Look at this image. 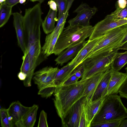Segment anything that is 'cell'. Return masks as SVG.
I'll use <instances>...</instances> for the list:
<instances>
[{"label": "cell", "mask_w": 127, "mask_h": 127, "mask_svg": "<svg viewBox=\"0 0 127 127\" xmlns=\"http://www.w3.org/2000/svg\"><path fill=\"white\" fill-rule=\"evenodd\" d=\"M86 80H80L72 85H61L55 88L54 102L62 122L71 107L82 97Z\"/></svg>", "instance_id": "6da1fadb"}, {"label": "cell", "mask_w": 127, "mask_h": 127, "mask_svg": "<svg viewBox=\"0 0 127 127\" xmlns=\"http://www.w3.org/2000/svg\"><path fill=\"white\" fill-rule=\"evenodd\" d=\"M41 4L39 2L32 7L26 9L23 16L25 52H28L32 43L40 40V27L42 22Z\"/></svg>", "instance_id": "7a4b0ae2"}, {"label": "cell", "mask_w": 127, "mask_h": 127, "mask_svg": "<svg viewBox=\"0 0 127 127\" xmlns=\"http://www.w3.org/2000/svg\"><path fill=\"white\" fill-rule=\"evenodd\" d=\"M127 118V108L117 94L107 95L91 124L100 123Z\"/></svg>", "instance_id": "3957f363"}, {"label": "cell", "mask_w": 127, "mask_h": 127, "mask_svg": "<svg viewBox=\"0 0 127 127\" xmlns=\"http://www.w3.org/2000/svg\"><path fill=\"white\" fill-rule=\"evenodd\" d=\"M94 27L71 26L65 28L60 35L55 46L53 54L59 55L71 45L85 40L91 34Z\"/></svg>", "instance_id": "277c9868"}, {"label": "cell", "mask_w": 127, "mask_h": 127, "mask_svg": "<svg viewBox=\"0 0 127 127\" xmlns=\"http://www.w3.org/2000/svg\"><path fill=\"white\" fill-rule=\"evenodd\" d=\"M127 29L126 24L107 32L102 36L98 44L84 60L94 55L108 53L118 50L126 32Z\"/></svg>", "instance_id": "5b68a950"}, {"label": "cell", "mask_w": 127, "mask_h": 127, "mask_svg": "<svg viewBox=\"0 0 127 127\" xmlns=\"http://www.w3.org/2000/svg\"><path fill=\"white\" fill-rule=\"evenodd\" d=\"M118 51L94 55L84 60L82 62L84 72L80 80H85L96 73L104 72L111 69Z\"/></svg>", "instance_id": "8992f818"}, {"label": "cell", "mask_w": 127, "mask_h": 127, "mask_svg": "<svg viewBox=\"0 0 127 127\" xmlns=\"http://www.w3.org/2000/svg\"><path fill=\"white\" fill-rule=\"evenodd\" d=\"M59 69L47 66L34 73L33 79L39 90L55 88L54 81Z\"/></svg>", "instance_id": "52a82bcc"}, {"label": "cell", "mask_w": 127, "mask_h": 127, "mask_svg": "<svg viewBox=\"0 0 127 127\" xmlns=\"http://www.w3.org/2000/svg\"><path fill=\"white\" fill-rule=\"evenodd\" d=\"M97 11V8L95 6L91 7L86 3H82L73 11L77 14L68 21L69 25L82 27L90 26V20Z\"/></svg>", "instance_id": "ba28073f"}, {"label": "cell", "mask_w": 127, "mask_h": 127, "mask_svg": "<svg viewBox=\"0 0 127 127\" xmlns=\"http://www.w3.org/2000/svg\"><path fill=\"white\" fill-rule=\"evenodd\" d=\"M126 24L127 18L112 20L105 17L94 27L93 32L89 37V39L92 40L100 37L109 30Z\"/></svg>", "instance_id": "9c48e42d"}, {"label": "cell", "mask_w": 127, "mask_h": 127, "mask_svg": "<svg viewBox=\"0 0 127 127\" xmlns=\"http://www.w3.org/2000/svg\"><path fill=\"white\" fill-rule=\"evenodd\" d=\"M86 97L81 98L71 107L62 122V127H79L82 104Z\"/></svg>", "instance_id": "30bf717a"}, {"label": "cell", "mask_w": 127, "mask_h": 127, "mask_svg": "<svg viewBox=\"0 0 127 127\" xmlns=\"http://www.w3.org/2000/svg\"><path fill=\"white\" fill-rule=\"evenodd\" d=\"M127 79V74L126 73H123L112 69L110 80L102 97L118 94L121 86Z\"/></svg>", "instance_id": "8fae6325"}, {"label": "cell", "mask_w": 127, "mask_h": 127, "mask_svg": "<svg viewBox=\"0 0 127 127\" xmlns=\"http://www.w3.org/2000/svg\"><path fill=\"white\" fill-rule=\"evenodd\" d=\"M87 41L85 40L74 44L63 51L55 60L56 64L62 65L77 54Z\"/></svg>", "instance_id": "7c38bea8"}, {"label": "cell", "mask_w": 127, "mask_h": 127, "mask_svg": "<svg viewBox=\"0 0 127 127\" xmlns=\"http://www.w3.org/2000/svg\"><path fill=\"white\" fill-rule=\"evenodd\" d=\"M30 107L22 105L18 101L13 102L7 109L9 115L14 125L18 126Z\"/></svg>", "instance_id": "4fadbf2b"}, {"label": "cell", "mask_w": 127, "mask_h": 127, "mask_svg": "<svg viewBox=\"0 0 127 127\" xmlns=\"http://www.w3.org/2000/svg\"><path fill=\"white\" fill-rule=\"evenodd\" d=\"M105 72L96 73L86 79L82 97L85 96L88 101H92L95 92Z\"/></svg>", "instance_id": "5bb4252c"}, {"label": "cell", "mask_w": 127, "mask_h": 127, "mask_svg": "<svg viewBox=\"0 0 127 127\" xmlns=\"http://www.w3.org/2000/svg\"><path fill=\"white\" fill-rule=\"evenodd\" d=\"M13 23L17 40L18 44L24 54L26 50L23 24V16L21 13L15 12L12 13Z\"/></svg>", "instance_id": "9a60e30c"}, {"label": "cell", "mask_w": 127, "mask_h": 127, "mask_svg": "<svg viewBox=\"0 0 127 127\" xmlns=\"http://www.w3.org/2000/svg\"><path fill=\"white\" fill-rule=\"evenodd\" d=\"M106 96L93 101H88L87 99L86 112L88 127H90L92 121L99 110Z\"/></svg>", "instance_id": "2e32d148"}, {"label": "cell", "mask_w": 127, "mask_h": 127, "mask_svg": "<svg viewBox=\"0 0 127 127\" xmlns=\"http://www.w3.org/2000/svg\"><path fill=\"white\" fill-rule=\"evenodd\" d=\"M78 64L70 62L60 69H59L54 81L56 87L62 85L69 77L73 70Z\"/></svg>", "instance_id": "e0dca14e"}, {"label": "cell", "mask_w": 127, "mask_h": 127, "mask_svg": "<svg viewBox=\"0 0 127 127\" xmlns=\"http://www.w3.org/2000/svg\"><path fill=\"white\" fill-rule=\"evenodd\" d=\"M101 36L92 40L89 39L71 62L78 65L82 63L87 56L98 44Z\"/></svg>", "instance_id": "ac0fdd59"}, {"label": "cell", "mask_w": 127, "mask_h": 127, "mask_svg": "<svg viewBox=\"0 0 127 127\" xmlns=\"http://www.w3.org/2000/svg\"><path fill=\"white\" fill-rule=\"evenodd\" d=\"M41 47L40 40L32 43L30 46L28 50L31 64V69L32 73L34 74V71L38 64L39 59L41 53Z\"/></svg>", "instance_id": "d6986e66"}, {"label": "cell", "mask_w": 127, "mask_h": 127, "mask_svg": "<svg viewBox=\"0 0 127 127\" xmlns=\"http://www.w3.org/2000/svg\"><path fill=\"white\" fill-rule=\"evenodd\" d=\"M57 10L54 11L50 8L42 26L44 32L48 34L51 32L55 28V23L58 21L57 18Z\"/></svg>", "instance_id": "ffe728a7"}, {"label": "cell", "mask_w": 127, "mask_h": 127, "mask_svg": "<svg viewBox=\"0 0 127 127\" xmlns=\"http://www.w3.org/2000/svg\"><path fill=\"white\" fill-rule=\"evenodd\" d=\"M28 53L26 52L24 54L23 62L20 69V71L27 75L25 80L23 81L24 85L27 87L31 86V80L33 75L31 70L30 62Z\"/></svg>", "instance_id": "44dd1931"}, {"label": "cell", "mask_w": 127, "mask_h": 127, "mask_svg": "<svg viewBox=\"0 0 127 127\" xmlns=\"http://www.w3.org/2000/svg\"><path fill=\"white\" fill-rule=\"evenodd\" d=\"M38 105H33L24 116L18 127H33L36 120Z\"/></svg>", "instance_id": "7402d4cb"}, {"label": "cell", "mask_w": 127, "mask_h": 127, "mask_svg": "<svg viewBox=\"0 0 127 127\" xmlns=\"http://www.w3.org/2000/svg\"><path fill=\"white\" fill-rule=\"evenodd\" d=\"M112 71L111 68L106 71L95 92L91 101L96 100L102 97V95L106 89L110 80Z\"/></svg>", "instance_id": "603a6c76"}, {"label": "cell", "mask_w": 127, "mask_h": 127, "mask_svg": "<svg viewBox=\"0 0 127 127\" xmlns=\"http://www.w3.org/2000/svg\"><path fill=\"white\" fill-rule=\"evenodd\" d=\"M127 64V50L122 53L118 52L111 66V69L119 71L126 64Z\"/></svg>", "instance_id": "cb8c5ba5"}, {"label": "cell", "mask_w": 127, "mask_h": 127, "mask_svg": "<svg viewBox=\"0 0 127 127\" xmlns=\"http://www.w3.org/2000/svg\"><path fill=\"white\" fill-rule=\"evenodd\" d=\"M12 7L7 5L5 2L0 5V28L3 27L6 23L12 14Z\"/></svg>", "instance_id": "d4e9b609"}, {"label": "cell", "mask_w": 127, "mask_h": 127, "mask_svg": "<svg viewBox=\"0 0 127 127\" xmlns=\"http://www.w3.org/2000/svg\"><path fill=\"white\" fill-rule=\"evenodd\" d=\"M105 17L112 20L127 18V4L125 8L122 9L116 6V9L114 11Z\"/></svg>", "instance_id": "484cf974"}, {"label": "cell", "mask_w": 127, "mask_h": 127, "mask_svg": "<svg viewBox=\"0 0 127 127\" xmlns=\"http://www.w3.org/2000/svg\"><path fill=\"white\" fill-rule=\"evenodd\" d=\"M1 126L2 127H12L14 124L11 119L7 109L1 108L0 109Z\"/></svg>", "instance_id": "4316f807"}, {"label": "cell", "mask_w": 127, "mask_h": 127, "mask_svg": "<svg viewBox=\"0 0 127 127\" xmlns=\"http://www.w3.org/2000/svg\"><path fill=\"white\" fill-rule=\"evenodd\" d=\"M124 119H120L102 123L91 124L90 127H119L122 121Z\"/></svg>", "instance_id": "83f0119b"}, {"label": "cell", "mask_w": 127, "mask_h": 127, "mask_svg": "<svg viewBox=\"0 0 127 127\" xmlns=\"http://www.w3.org/2000/svg\"><path fill=\"white\" fill-rule=\"evenodd\" d=\"M56 3L59 11L58 18L66 11L68 0H53Z\"/></svg>", "instance_id": "f1b7e54d"}, {"label": "cell", "mask_w": 127, "mask_h": 127, "mask_svg": "<svg viewBox=\"0 0 127 127\" xmlns=\"http://www.w3.org/2000/svg\"><path fill=\"white\" fill-rule=\"evenodd\" d=\"M87 99L86 97L82 104V109L80 116L79 127H88L86 112V106Z\"/></svg>", "instance_id": "f546056e"}, {"label": "cell", "mask_w": 127, "mask_h": 127, "mask_svg": "<svg viewBox=\"0 0 127 127\" xmlns=\"http://www.w3.org/2000/svg\"><path fill=\"white\" fill-rule=\"evenodd\" d=\"M47 114L44 110H42L40 115L37 127H48Z\"/></svg>", "instance_id": "4dcf8cb0"}, {"label": "cell", "mask_w": 127, "mask_h": 127, "mask_svg": "<svg viewBox=\"0 0 127 127\" xmlns=\"http://www.w3.org/2000/svg\"><path fill=\"white\" fill-rule=\"evenodd\" d=\"M84 72V66L82 63L76 66L73 70L72 73L76 77L82 78Z\"/></svg>", "instance_id": "1f68e13d"}, {"label": "cell", "mask_w": 127, "mask_h": 127, "mask_svg": "<svg viewBox=\"0 0 127 127\" xmlns=\"http://www.w3.org/2000/svg\"><path fill=\"white\" fill-rule=\"evenodd\" d=\"M79 79L72 73L69 77L63 84L62 85L66 86L73 84L77 82Z\"/></svg>", "instance_id": "d6a6232c"}, {"label": "cell", "mask_w": 127, "mask_h": 127, "mask_svg": "<svg viewBox=\"0 0 127 127\" xmlns=\"http://www.w3.org/2000/svg\"><path fill=\"white\" fill-rule=\"evenodd\" d=\"M119 93L121 97L127 99V79L121 86Z\"/></svg>", "instance_id": "836d02e7"}, {"label": "cell", "mask_w": 127, "mask_h": 127, "mask_svg": "<svg viewBox=\"0 0 127 127\" xmlns=\"http://www.w3.org/2000/svg\"><path fill=\"white\" fill-rule=\"evenodd\" d=\"M127 4V0H118L117 1L116 6L122 9L126 7Z\"/></svg>", "instance_id": "e575fe53"}, {"label": "cell", "mask_w": 127, "mask_h": 127, "mask_svg": "<svg viewBox=\"0 0 127 127\" xmlns=\"http://www.w3.org/2000/svg\"><path fill=\"white\" fill-rule=\"evenodd\" d=\"M20 0H6L5 3L8 5L13 7L19 2Z\"/></svg>", "instance_id": "d590c367"}, {"label": "cell", "mask_w": 127, "mask_h": 127, "mask_svg": "<svg viewBox=\"0 0 127 127\" xmlns=\"http://www.w3.org/2000/svg\"><path fill=\"white\" fill-rule=\"evenodd\" d=\"M48 4L49 5L50 8L52 10L54 11L57 10V4L54 1L51 0L48 2Z\"/></svg>", "instance_id": "8d00e7d4"}, {"label": "cell", "mask_w": 127, "mask_h": 127, "mask_svg": "<svg viewBox=\"0 0 127 127\" xmlns=\"http://www.w3.org/2000/svg\"><path fill=\"white\" fill-rule=\"evenodd\" d=\"M18 76L20 80L24 81L25 80L27 75L23 72L20 71L18 74Z\"/></svg>", "instance_id": "74e56055"}, {"label": "cell", "mask_w": 127, "mask_h": 127, "mask_svg": "<svg viewBox=\"0 0 127 127\" xmlns=\"http://www.w3.org/2000/svg\"><path fill=\"white\" fill-rule=\"evenodd\" d=\"M127 42V29L124 38L120 43L119 45V47L118 49L121 47Z\"/></svg>", "instance_id": "f35d334b"}, {"label": "cell", "mask_w": 127, "mask_h": 127, "mask_svg": "<svg viewBox=\"0 0 127 127\" xmlns=\"http://www.w3.org/2000/svg\"><path fill=\"white\" fill-rule=\"evenodd\" d=\"M119 127H127V119H125L122 121Z\"/></svg>", "instance_id": "ab89813d"}, {"label": "cell", "mask_w": 127, "mask_h": 127, "mask_svg": "<svg viewBox=\"0 0 127 127\" xmlns=\"http://www.w3.org/2000/svg\"><path fill=\"white\" fill-rule=\"evenodd\" d=\"M127 50V42L118 49V50Z\"/></svg>", "instance_id": "60d3db41"}, {"label": "cell", "mask_w": 127, "mask_h": 127, "mask_svg": "<svg viewBox=\"0 0 127 127\" xmlns=\"http://www.w3.org/2000/svg\"><path fill=\"white\" fill-rule=\"evenodd\" d=\"M30 1L32 2L38 1L39 3H41L45 0H30Z\"/></svg>", "instance_id": "b9f144b4"}, {"label": "cell", "mask_w": 127, "mask_h": 127, "mask_svg": "<svg viewBox=\"0 0 127 127\" xmlns=\"http://www.w3.org/2000/svg\"><path fill=\"white\" fill-rule=\"evenodd\" d=\"M26 0H20L19 3L21 4H22L25 2Z\"/></svg>", "instance_id": "7bdbcfd3"}, {"label": "cell", "mask_w": 127, "mask_h": 127, "mask_svg": "<svg viewBox=\"0 0 127 127\" xmlns=\"http://www.w3.org/2000/svg\"><path fill=\"white\" fill-rule=\"evenodd\" d=\"M6 0H0V5L5 3Z\"/></svg>", "instance_id": "ee69618b"}, {"label": "cell", "mask_w": 127, "mask_h": 127, "mask_svg": "<svg viewBox=\"0 0 127 127\" xmlns=\"http://www.w3.org/2000/svg\"><path fill=\"white\" fill-rule=\"evenodd\" d=\"M125 70L126 72V73L127 74V67L125 68Z\"/></svg>", "instance_id": "f6af8a7d"}, {"label": "cell", "mask_w": 127, "mask_h": 127, "mask_svg": "<svg viewBox=\"0 0 127 127\" xmlns=\"http://www.w3.org/2000/svg\"></svg>", "instance_id": "bcb514c9"}]
</instances>
